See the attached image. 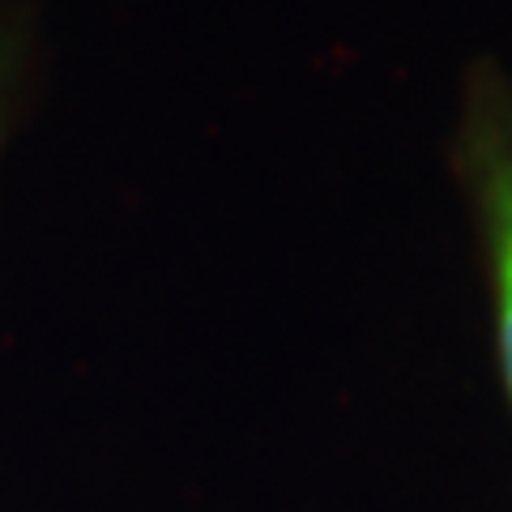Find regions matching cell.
I'll use <instances>...</instances> for the list:
<instances>
[{
  "label": "cell",
  "mask_w": 512,
  "mask_h": 512,
  "mask_svg": "<svg viewBox=\"0 0 512 512\" xmlns=\"http://www.w3.org/2000/svg\"><path fill=\"white\" fill-rule=\"evenodd\" d=\"M474 158L483 184L487 227L495 248V282H500V346L504 376L512 389V107H491L474 124Z\"/></svg>",
  "instance_id": "6da1fadb"
},
{
  "label": "cell",
  "mask_w": 512,
  "mask_h": 512,
  "mask_svg": "<svg viewBox=\"0 0 512 512\" xmlns=\"http://www.w3.org/2000/svg\"><path fill=\"white\" fill-rule=\"evenodd\" d=\"M9 69H13V56H9L5 30H0V120H5V94H9Z\"/></svg>",
  "instance_id": "7a4b0ae2"
}]
</instances>
